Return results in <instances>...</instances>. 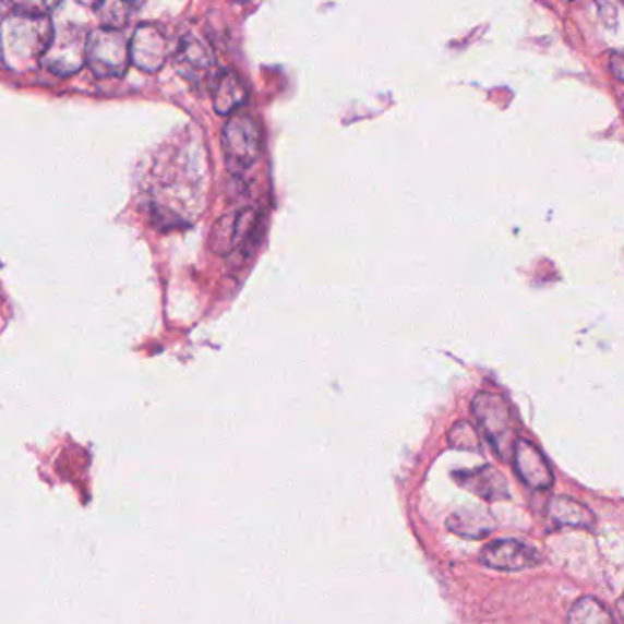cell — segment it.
I'll return each mask as SVG.
<instances>
[{"instance_id":"cell-10","label":"cell","mask_w":624,"mask_h":624,"mask_svg":"<svg viewBox=\"0 0 624 624\" xmlns=\"http://www.w3.org/2000/svg\"><path fill=\"white\" fill-rule=\"evenodd\" d=\"M211 96H213V107H215L216 113L233 116L248 101L250 88L237 72L224 70L220 74L215 75Z\"/></svg>"},{"instance_id":"cell-19","label":"cell","mask_w":624,"mask_h":624,"mask_svg":"<svg viewBox=\"0 0 624 624\" xmlns=\"http://www.w3.org/2000/svg\"><path fill=\"white\" fill-rule=\"evenodd\" d=\"M4 10H12V2H8V4H0V23H2V21H4V19H7L10 13H7Z\"/></svg>"},{"instance_id":"cell-18","label":"cell","mask_w":624,"mask_h":624,"mask_svg":"<svg viewBox=\"0 0 624 624\" xmlns=\"http://www.w3.org/2000/svg\"><path fill=\"white\" fill-rule=\"evenodd\" d=\"M610 70H612L615 80L623 81V57L619 51H613L612 57H610Z\"/></svg>"},{"instance_id":"cell-7","label":"cell","mask_w":624,"mask_h":624,"mask_svg":"<svg viewBox=\"0 0 624 624\" xmlns=\"http://www.w3.org/2000/svg\"><path fill=\"white\" fill-rule=\"evenodd\" d=\"M480 561L483 566L499 572H520L537 566L539 553L523 540H494L483 548Z\"/></svg>"},{"instance_id":"cell-16","label":"cell","mask_w":624,"mask_h":624,"mask_svg":"<svg viewBox=\"0 0 624 624\" xmlns=\"http://www.w3.org/2000/svg\"><path fill=\"white\" fill-rule=\"evenodd\" d=\"M211 248L218 255H227L235 250V215L221 216L211 231Z\"/></svg>"},{"instance_id":"cell-2","label":"cell","mask_w":624,"mask_h":624,"mask_svg":"<svg viewBox=\"0 0 624 624\" xmlns=\"http://www.w3.org/2000/svg\"><path fill=\"white\" fill-rule=\"evenodd\" d=\"M221 151L227 169L244 172L255 165L262 151L261 127L248 113L229 116L221 129Z\"/></svg>"},{"instance_id":"cell-11","label":"cell","mask_w":624,"mask_h":624,"mask_svg":"<svg viewBox=\"0 0 624 624\" xmlns=\"http://www.w3.org/2000/svg\"><path fill=\"white\" fill-rule=\"evenodd\" d=\"M454 480L485 502H499L509 496L504 477L493 467L483 466L471 471H456Z\"/></svg>"},{"instance_id":"cell-12","label":"cell","mask_w":624,"mask_h":624,"mask_svg":"<svg viewBox=\"0 0 624 624\" xmlns=\"http://www.w3.org/2000/svg\"><path fill=\"white\" fill-rule=\"evenodd\" d=\"M447 528L464 539L478 540L493 533L496 523L483 507H464L448 517Z\"/></svg>"},{"instance_id":"cell-3","label":"cell","mask_w":624,"mask_h":624,"mask_svg":"<svg viewBox=\"0 0 624 624\" xmlns=\"http://www.w3.org/2000/svg\"><path fill=\"white\" fill-rule=\"evenodd\" d=\"M472 415L477 418L480 431L485 434L491 445L502 458L513 453L517 442L515 434V418L504 397L491 392H480L472 401Z\"/></svg>"},{"instance_id":"cell-1","label":"cell","mask_w":624,"mask_h":624,"mask_svg":"<svg viewBox=\"0 0 624 624\" xmlns=\"http://www.w3.org/2000/svg\"><path fill=\"white\" fill-rule=\"evenodd\" d=\"M53 37L50 17L12 12L0 23V59L13 72L26 74L43 63Z\"/></svg>"},{"instance_id":"cell-5","label":"cell","mask_w":624,"mask_h":624,"mask_svg":"<svg viewBox=\"0 0 624 624\" xmlns=\"http://www.w3.org/2000/svg\"><path fill=\"white\" fill-rule=\"evenodd\" d=\"M88 32L77 26L53 28L50 46L43 57L46 69L57 75H72L86 64Z\"/></svg>"},{"instance_id":"cell-13","label":"cell","mask_w":624,"mask_h":624,"mask_svg":"<svg viewBox=\"0 0 624 624\" xmlns=\"http://www.w3.org/2000/svg\"><path fill=\"white\" fill-rule=\"evenodd\" d=\"M548 515L553 523L567 528L591 529L596 526L593 513L585 504L569 496H555L551 500Z\"/></svg>"},{"instance_id":"cell-6","label":"cell","mask_w":624,"mask_h":624,"mask_svg":"<svg viewBox=\"0 0 624 624\" xmlns=\"http://www.w3.org/2000/svg\"><path fill=\"white\" fill-rule=\"evenodd\" d=\"M169 39L156 24H137L129 40V57L136 69L154 74L164 69L169 57Z\"/></svg>"},{"instance_id":"cell-14","label":"cell","mask_w":624,"mask_h":624,"mask_svg":"<svg viewBox=\"0 0 624 624\" xmlns=\"http://www.w3.org/2000/svg\"><path fill=\"white\" fill-rule=\"evenodd\" d=\"M567 624H617L612 612L596 597H580L567 613Z\"/></svg>"},{"instance_id":"cell-9","label":"cell","mask_w":624,"mask_h":624,"mask_svg":"<svg viewBox=\"0 0 624 624\" xmlns=\"http://www.w3.org/2000/svg\"><path fill=\"white\" fill-rule=\"evenodd\" d=\"M175 63L180 74L189 81H202L215 67V51L199 34L183 35L175 51Z\"/></svg>"},{"instance_id":"cell-8","label":"cell","mask_w":624,"mask_h":624,"mask_svg":"<svg viewBox=\"0 0 624 624\" xmlns=\"http://www.w3.org/2000/svg\"><path fill=\"white\" fill-rule=\"evenodd\" d=\"M513 467L517 471L518 478L531 489H550L555 482L550 464L545 460L544 454L535 443L524 437H517L513 445Z\"/></svg>"},{"instance_id":"cell-4","label":"cell","mask_w":624,"mask_h":624,"mask_svg":"<svg viewBox=\"0 0 624 624\" xmlns=\"http://www.w3.org/2000/svg\"><path fill=\"white\" fill-rule=\"evenodd\" d=\"M86 64L99 80L125 74L131 64L125 34L103 26L92 29L86 39Z\"/></svg>"},{"instance_id":"cell-17","label":"cell","mask_w":624,"mask_h":624,"mask_svg":"<svg viewBox=\"0 0 624 624\" xmlns=\"http://www.w3.org/2000/svg\"><path fill=\"white\" fill-rule=\"evenodd\" d=\"M448 443L454 448H461V451H478L480 448V437H478L477 429L471 423H467V421H460V423H456L451 429Z\"/></svg>"},{"instance_id":"cell-15","label":"cell","mask_w":624,"mask_h":624,"mask_svg":"<svg viewBox=\"0 0 624 624\" xmlns=\"http://www.w3.org/2000/svg\"><path fill=\"white\" fill-rule=\"evenodd\" d=\"M103 28L121 29L131 21L136 7L131 2H97L94 4Z\"/></svg>"}]
</instances>
